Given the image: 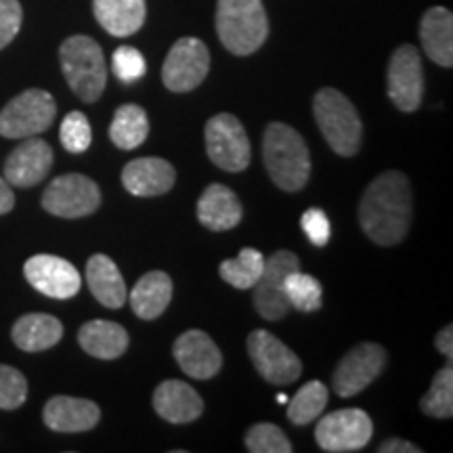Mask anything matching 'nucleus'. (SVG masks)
I'll list each match as a JSON object with an SVG mask.
<instances>
[{
  "instance_id": "nucleus-7",
  "label": "nucleus",
  "mask_w": 453,
  "mask_h": 453,
  "mask_svg": "<svg viewBox=\"0 0 453 453\" xmlns=\"http://www.w3.org/2000/svg\"><path fill=\"white\" fill-rule=\"evenodd\" d=\"M206 154L226 173H242L250 166V141L243 124L231 113H217L206 122Z\"/></svg>"
},
{
  "instance_id": "nucleus-27",
  "label": "nucleus",
  "mask_w": 453,
  "mask_h": 453,
  "mask_svg": "<svg viewBox=\"0 0 453 453\" xmlns=\"http://www.w3.org/2000/svg\"><path fill=\"white\" fill-rule=\"evenodd\" d=\"M87 283L93 296L107 309H120L127 303V283L116 263L105 254H93L87 263Z\"/></svg>"
},
{
  "instance_id": "nucleus-17",
  "label": "nucleus",
  "mask_w": 453,
  "mask_h": 453,
  "mask_svg": "<svg viewBox=\"0 0 453 453\" xmlns=\"http://www.w3.org/2000/svg\"><path fill=\"white\" fill-rule=\"evenodd\" d=\"M53 166V150L47 141L27 137L4 160V179L13 187H34L47 177Z\"/></svg>"
},
{
  "instance_id": "nucleus-26",
  "label": "nucleus",
  "mask_w": 453,
  "mask_h": 453,
  "mask_svg": "<svg viewBox=\"0 0 453 453\" xmlns=\"http://www.w3.org/2000/svg\"><path fill=\"white\" fill-rule=\"evenodd\" d=\"M11 336L26 353H41L59 344V340L64 338V324L53 315L30 313L15 321Z\"/></svg>"
},
{
  "instance_id": "nucleus-36",
  "label": "nucleus",
  "mask_w": 453,
  "mask_h": 453,
  "mask_svg": "<svg viewBox=\"0 0 453 453\" xmlns=\"http://www.w3.org/2000/svg\"><path fill=\"white\" fill-rule=\"evenodd\" d=\"M111 70L118 76V81L127 84L137 82L147 72L145 57L134 47H120L111 57Z\"/></svg>"
},
{
  "instance_id": "nucleus-18",
  "label": "nucleus",
  "mask_w": 453,
  "mask_h": 453,
  "mask_svg": "<svg viewBox=\"0 0 453 453\" xmlns=\"http://www.w3.org/2000/svg\"><path fill=\"white\" fill-rule=\"evenodd\" d=\"M177 180V170L164 157H137L122 170V185L137 197L168 194Z\"/></svg>"
},
{
  "instance_id": "nucleus-22",
  "label": "nucleus",
  "mask_w": 453,
  "mask_h": 453,
  "mask_svg": "<svg viewBox=\"0 0 453 453\" xmlns=\"http://www.w3.org/2000/svg\"><path fill=\"white\" fill-rule=\"evenodd\" d=\"M420 41L428 59L441 67L453 65V15L445 7H433L422 15Z\"/></svg>"
},
{
  "instance_id": "nucleus-6",
  "label": "nucleus",
  "mask_w": 453,
  "mask_h": 453,
  "mask_svg": "<svg viewBox=\"0 0 453 453\" xmlns=\"http://www.w3.org/2000/svg\"><path fill=\"white\" fill-rule=\"evenodd\" d=\"M53 95L42 88H27L9 101L0 111V134L4 139H27L49 130L55 122Z\"/></svg>"
},
{
  "instance_id": "nucleus-42",
  "label": "nucleus",
  "mask_w": 453,
  "mask_h": 453,
  "mask_svg": "<svg viewBox=\"0 0 453 453\" xmlns=\"http://www.w3.org/2000/svg\"><path fill=\"white\" fill-rule=\"evenodd\" d=\"M277 401H280L281 405H286L288 403V396L286 395H280V396H277Z\"/></svg>"
},
{
  "instance_id": "nucleus-33",
  "label": "nucleus",
  "mask_w": 453,
  "mask_h": 453,
  "mask_svg": "<svg viewBox=\"0 0 453 453\" xmlns=\"http://www.w3.org/2000/svg\"><path fill=\"white\" fill-rule=\"evenodd\" d=\"M246 449L252 453H292V443L280 426L260 422L248 430Z\"/></svg>"
},
{
  "instance_id": "nucleus-15",
  "label": "nucleus",
  "mask_w": 453,
  "mask_h": 453,
  "mask_svg": "<svg viewBox=\"0 0 453 453\" xmlns=\"http://www.w3.org/2000/svg\"><path fill=\"white\" fill-rule=\"evenodd\" d=\"M24 275L36 292L49 298L67 300L81 292L82 277L70 260L53 257V254H36L27 258Z\"/></svg>"
},
{
  "instance_id": "nucleus-23",
  "label": "nucleus",
  "mask_w": 453,
  "mask_h": 453,
  "mask_svg": "<svg viewBox=\"0 0 453 453\" xmlns=\"http://www.w3.org/2000/svg\"><path fill=\"white\" fill-rule=\"evenodd\" d=\"M99 26L116 38L133 36L145 24V0H93Z\"/></svg>"
},
{
  "instance_id": "nucleus-37",
  "label": "nucleus",
  "mask_w": 453,
  "mask_h": 453,
  "mask_svg": "<svg viewBox=\"0 0 453 453\" xmlns=\"http://www.w3.org/2000/svg\"><path fill=\"white\" fill-rule=\"evenodd\" d=\"M24 11L19 0H0V50L9 47L21 30Z\"/></svg>"
},
{
  "instance_id": "nucleus-3",
  "label": "nucleus",
  "mask_w": 453,
  "mask_h": 453,
  "mask_svg": "<svg viewBox=\"0 0 453 453\" xmlns=\"http://www.w3.org/2000/svg\"><path fill=\"white\" fill-rule=\"evenodd\" d=\"M217 34L229 53L237 57L257 53L269 36L263 0H219Z\"/></svg>"
},
{
  "instance_id": "nucleus-11",
  "label": "nucleus",
  "mask_w": 453,
  "mask_h": 453,
  "mask_svg": "<svg viewBox=\"0 0 453 453\" xmlns=\"http://www.w3.org/2000/svg\"><path fill=\"white\" fill-rule=\"evenodd\" d=\"M248 355L260 378L275 387H288L296 382L303 372L298 355L267 330H254L248 336Z\"/></svg>"
},
{
  "instance_id": "nucleus-34",
  "label": "nucleus",
  "mask_w": 453,
  "mask_h": 453,
  "mask_svg": "<svg viewBox=\"0 0 453 453\" xmlns=\"http://www.w3.org/2000/svg\"><path fill=\"white\" fill-rule=\"evenodd\" d=\"M59 139L70 154H84L93 143V130H90L88 118L82 111L67 113L61 122Z\"/></svg>"
},
{
  "instance_id": "nucleus-4",
  "label": "nucleus",
  "mask_w": 453,
  "mask_h": 453,
  "mask_svg": "<svg viewBox=\"0 0 453 453\" xmlns=\"http://www.w3.org/2000/svg\"><path fill=\"white\" fill-rule=\"evenodd\" d=\"M313 116L327 145L338 156L350 157L361 150L364 124L344 93L330 87L321 88L313 99Z\"/></svg>"
},
{
  "instance_id": "nucleus-25",
  "label": "nucleus",
  "mask_w": 453,
  "mask_h": 453,
  "mask_svg": "<svg viewBox=\"0 0 453 453\" xmlns=\"http://www.w3.org/2000/svg\"><path fill=\"white\" fill-rule=\"evenodd\" d=\"M130 307L141 319H157L173 300V280L164 271H150L134 283L128 294Z\"/></svg>"
},
{
  "instance_id": "nucleus-24",
  "label": "nucleus",
  "mask_w": 453,
  "mask_h": 453,
  "mask_svg": "<svg viewBox=\"0 0 453 453\" xmlns=\"http://www.w3.org/2000/svg\"><path fill=\"white\" fill-rule=\"evenodd\" d=\"M128 340V332L120 324L105 319L88 321L78 332V342L84 353L104 361L118 359L127 353Z\"/></svg>"
},
{
  "instance_id": "nucleus-10",
  "label": "nucleus",
  "mask_w": 453,
  "mask_h": 453,
  "mask_svg": "<svg viewBox=\"0 0 453 453\" xmlns=\"http://www.w3.org/2000/svg\"><path fill=\"white\" fill-rule=\"evenodd\" d=\"M373 434L372 418L364 410L349 407L327 413L315 428V439L324 451L349 453L359 451L370 443Z\"/></svg>"
},
{
  "instance_id": "nucleus-41",
  "label": "nucleus",
  "mask_w": 453,
  "mask_h": 453,
  "mask_svg": "<svg viewBox=\"0 0 453 453\" xmlns=\"http://www.w3.org/2000/svg\"><path fill=\"white\" fill-rule=\"evenodd\" d=\"M15 206V194L7 183V179L0 177V214H7Z\"/></svg>"
},
{
  "instance_id": "nucleus-5",
  "label": "nucleus",
  "mask_w": 453,
  "mask_h": 453,
  "mask_svg": "<svg viewBox=\"0 0 453 453\" xmlns=\"http://www.w3.org/2000/svg\"><path fill=\"white\" fill-rule=\"evenodd\" d=\"M59 61L65 82L78 99L84 104H95L104 95L107 65L99 42L88 36H70L61 44Z\"/></svg>"
},
{
  "instance_id": "nucleus-32",
  "label": "nucleus",
  "mask_w": 453,
  "mask_h": 453,
  "mask_svg": "<svg viewBox=\"0 0 453 453\" xmlns=\"http://www.w3.org/2000/svg\"><path fill=\"white\" fill-rule=\"evenodd\" d=\"M422 411L430 418H445L453 416V370L451 365L443 367L437 372L433 384H430L428 393L420 401Z\"/></svg>"
},
{
  "instance_id": "nucleus-19",
  "label": "nucleus",
  "mask_w": 453,
  "mask_h": 453,
  "mask_svg": "<svg viewBox=\"0 0 453 453\" xmlns=\"http://www.w3.org/2000/svg\"><path fill=\"white\" fill-rule=\"evenodd\" d=\"M42 420L55 433H87L101 420L97 403L78 396H53L42 410Z\"/></svg>"
},
{
  "instance_id": "nucleus-9",
  "label": "nucleus",
  "mask_w": 453,
  "mask_h": 453,
  "mask_svg": "<svg viewBox=\"0 0 453 453\" xmlns=\"http://www.w3.org/2000/svg\"><path fill=\"white\" fill-rule=\"evenodd\" d=\"M211 72V53L200 38H179L168 50L162 67L164 87L173 93H189L200 87Z\"/></svg>"
},
{
  "instance_id": "nucleus-12",
  "label": "nucleus",
  "mask_w": 453,
  "mask_h": 453,
  "mask_svg": "<svg viewBox=\"0 0 453 453\" xmlns=\"http://www.w3.org/2000/svg\"><path fill=\"white\" fill-rule=\"evenodd\" d=\"M300 269V260L290 250H277L271 258H265L263 275L254 283V307L258 315L267 321H277L290 311L286 296V275Z\"/></svg>"
},
{
  "instance_id": "nucleus-28",
  "label": "nucleus",
  "mask_w": 453,
  "mask_h": 453,
  "mask_svg": "<svg viewBox=\"0 0 453 453\" xmlns=\"http://www.w3.org/2000/svg\"><path fill=\"white\" fill-rule=\"evenodd\" d=\"M147 134H150V120L143 107L134 104L118 107L110 124V139L118 150H137L141 143H145Z\"/></svg>"
},
{
  "instance_id": "nucleus-31",
  "label": "nucleus",
  "mask_w": 453,
  "mask_h": 453,
  "mask_svg": "<svg viewBox=\"0 0 453 453\" xmlns=\"http://www.w3.org/2000/svg\"><path fill=\"white\" fill-rule=\"evenodd\" d=\"M286 296L290 307L303 311V313H313V311L321 309L324 303V288L315 280L313 275L300 273V269L292 271L286 275Z\"/></svg>"
},
{
  "instance_id": "nucleus-39",
  "label": "nucleus",
  "mask_w": 453,
  "mask_h": 453,
  "mask_svg": "<svg viewBox=\"0 0 453 453\" xmlns=\"http://www.w3.org/2000/svg\"><path fill=\"white\" fill-rule=\"evenodd\" d=\"M378 451L380 453H422L420 447H416L410 441H403V439H388L384 441V443L378 447Z\"/></svg>"
},
{
  "instance_id": "nucleus-1",
  "label": "nucleus",
  "mask_w": 453,
  "mask_h": 453,
  "mask_svg": "<svg viewBox=\"0 0 453 453\" xmlns=\"http://www.w3.org/2000/svg\"><path fill=\"white\" fill-rule=\"evenodd\" d=\"M411 217V185L403 173L387 170L367 185L359 202V223L373 243L388 248L403 242Z\"/></svg>"
},
{
  "instance_id": "nucleus-13",
  "label": "nucleus",
  "mask_w": 453,
  "mask_h": 453,
  "mask_svg": "<svg viewBox=\"0 0 453 453\" xmlns=\"http://www.w3.org/2000/svg\"><path fill=\"white\" fill-rule=\"evenodd\" d=\"M387 364V350L376 342H361L342 357L334 372L332 387L340 396H355L380 376Z\"/></svg>"
},
{
  "instance_id": "nucleus-38",
  "label": "nucleus",
  "mask_w": 453,
  "mask_h": 453,
  "mask_svg": "<svg viewBox=\"0 0 453 453\" xmlns=\"http://www.w3.org/2000/svg\"><path fill=\"white\" fill-rule=\"evenodd\" d=\"M300 225H303L304 235L309 237L311 243L315 246H326L332 237V225L327 214L321 211V208H309L307 212L300 219Z\"/></svg>"
},
{
  "instance_id": "nucleus-21",
  "label": "nucleus",
  "mask_w": 453,
  "mask_h": 453,
  "mask_svg": "<svg viewBox=\"0 0 453 453\" xmlns=\"http://www.w3.org/2000/svg\"><path fill=\"white\" fill-rule=\"evenodd\" d=\"M242 203L229 187L212 183L197 200V219L211 231H229L240 225Z\"/></svg>"
},
{
  "instance_id": "nucleus-35",
  "label": "nucleus",
  "mask_w": 453,
  "mask_h": 453,
  "mask_svg": "<svg viewBox=\"0 0 453 453\" xmlns=\"http://www.w3.org/2000/svg\"><path fill=\"white\" fill-rule=\"evenodd\" d=\"M27 399V380L19 370L0 364V410H19Z\"/></svg>"
},
{
  "instance_id": "nucleus-30",
  "label": "nucleus",
  "mask_w": 453,
  "mask_h": 453,
  "mask_svg": "<svg viewBox=\"0 0 453 453\" xmlns=\"http://www.w3.org/2000/svg\"><path fill=\"white\" fill-rule=\"evenodd\" d=\"M288 420L294 426H307L327 405V387L319 380H311L298 390L292 399H288Z\"/></svg>"
},
{
  "instance_id": "nucleus-20",
  "label": "nucleus",
  "mask_w": 453,
  "mask_h": 453,
  "mask_svg": "<svg viewBox=\"0 0 453 453\" xmlns=\"http://www.w3.org/2000/svg\"><path fill=\"white\" fill-rule=\"evenodd\" d=\"M154 410L170 424H189L202 416L203 401L187 382L166 380L154 390Z\"/></svg>"
},
{
  "instance_id": "nucleus-2",
  "label": "nucleus",
  "mask_w": 453,
  "mask_h": 453,
  "mask_svg": "<svg viewBox=\"0 0 453 453\" xmlns=\"http://www.w3.org/2000/svg\"><path fill=\"white\" fill-rule=\"evenodd\" d=\"M265 166L273 183L288 194H296L309 183L311 154L298 130L283 122H271L263 139Z\"/></svg>"
},
{
  "instance_id": "nucleus-40",
  "label": "nucleus",
  "mask_w": 453,
  "mask_h": 453,
  "mask_svg": "<svg viewBox=\"0 0 453 453\" xmlns=\"http://www.w3.org/2000/svg\"><path fill=\"white\" fill-rule=\"evenodd\" d=\"M434 344H437V350L441 355H445L447 359H453V330H451V326H445L443 330L437 334V340H434Z\"/></svg>"
},
{
  "instance_id": "nucleus-8",
  "label": "nucleus",
  "mask_w": 453,
  "mask_h": 453,
  "mask_svg": "<svg viewBox=\"0 0 453 453\" xmlns=\"http://www.w3.org/2000/svg\"><path fill=\"white\" fill-rule=\"evenodd\" d=\"M101 206V189L84 174H61L42 194V208L59 219H82Z\"/></svg>"
},
{
  "instance_id": "nucleus-16",
  "label": "nucleus",
  "mask_w": 453,
  "mask_h": 453,
  "mask_svg": "<svg viewBox=\"0 0 453 453\" xmlns=\"http://www.w3.org/2000/svg\"><path fill=\"white\" fill-rule=\"evenodd\" d=\"M173 355L187 376L196 380L214 378L223 367V355L214 340L202 330H189L180 334L173 347Z\"/></svg>"
},
{
  "instance_id": "nucleus-14",
  "label": "nucleus",
  "mask_w": 453,
  "mask_h": 453,
  "mask_svg": "<svg viewBox=\"0 0 453 453\" xmlns=\"http://www.w3.org/2000/svg\"><path fill=\"white\" fill-rule=\"evenodd\" d=\"M388 97L396 110L416 111L424 99L422 57L416 47L403 44L390 57L388 64Z\"/></svg>"
},
{
  "instance_id": "nucleus-29",
  "label": "nucleus",
  "mask_w": 453,
  "mask_h": 453,
  "mask_svg": "<svg viewBox=\"0 0 453 453\" xmlns=\"http://www.w3.org/2000/svg\"><path fill=\"white\" fill-rule=\"evenodd\" d=\"M265 269V257L257 248H243L235 258H226L220 265L219 273L223 281L229 286L237 288V290H250L258 277L263 275Z\"/></svg>"
}]
</instances>
